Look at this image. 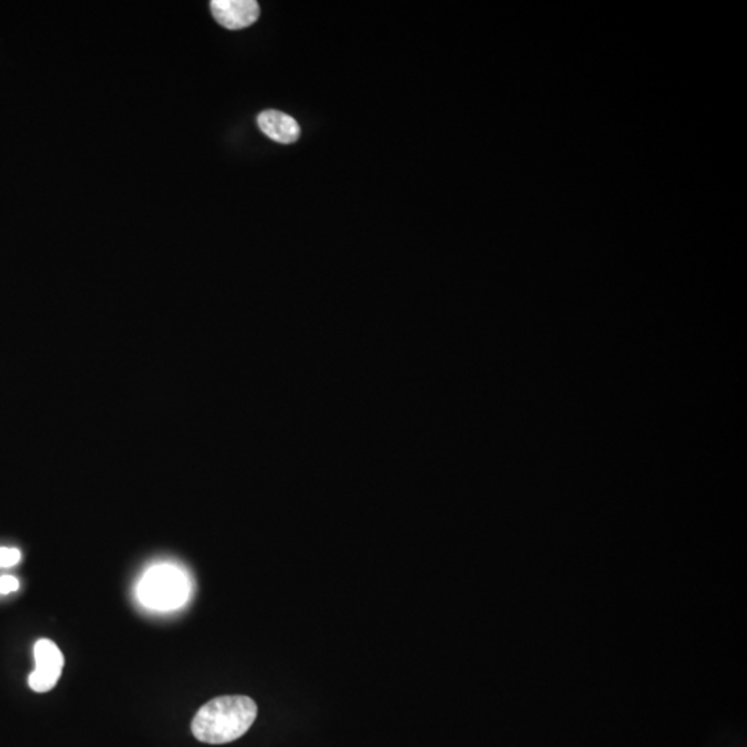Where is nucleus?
Returning <instances> with one entry per match:
<instances>
[{
    "instance_id": "f257e3e1",
    "label": "nucleus",
    "mask_w": 747,
    "mask_h": 747,
    "mask_svg": "<svg viewBox=\"0 0 747 747\" xmlns=\"http://www.w3.org/2000/svg\"><path fill=\"white\" fill-rule=\"evenodd\" d=\"M257 716V703L248 696H219L198 710L192 732L204 743H230L246 735Z\"/></svg>"
},
{
    "instance_id": "f03ea898",
    "label": "nucleus",
    "mask_w": 747,
    "mask_h": 747,
    "mask_svg": "<svg viewBox=\"0 0 747 747\" xmlns=\"http://www.w3.org/2000/svg\"><path fill=\"white\" fill-rule=\"evenodd\" d=\"M189 594V579L177 566H153L140 580L139 598L149 608L160 611L180 608Z\"/></svg>"
},
{
    "instance_id": "7ed1b4c3",
    "label": "nucleus",
    "mask_w": 747,
    "mask_h": 747,
    "mask_svg": "<svg viewBox=\"0 0 747 747\" xmlns=\"http://www.w3.org/2000/svg\"><path fill=\"white\" fill-rule=\"evenodd\" d=\"M34 655L37 668L29 676V687L35 692H49L58 684L63 671V653L50 639H39L35 644Z\"/></svg>"
},
{
    "instance_id": "20e7f679",
    "label": "nucleus",
    "mask_w": 747,
    "mask_h": 747,
    "mask_svg": "<svg viewBox=\"0 0 747 747\" xmlns=\"http://www.w3.org/2000/svg\"><path fill=\"white\" fill-rule=\"evenodd\" d=\"M211 12L225 28L243 29L257 23L260 7L255 0H212Z\"/></svg>"
},
{
    "instance_id": "39448f33",
    "label": "nucleus",
    "mask_w": 747,
    "mask_h": 747,
    "mask_svg": "<svg viewBox=\"0 0 747 747\" xmlns=\"http://www.w3.org/2000/svg\"><path fill=\"white\" fill-rule=\"evenodd\" d=\"M258 125L268 139L274 140L277 143L292 144L300 136V128L297 121L291 115L284 114L277 110H266L260 112L258 117Z\"/></svg>"
},
{
    "instance_id": "423d86ee",
    "label": "nucleus",
    "mask_w": 747,
    "mask_h": 747,
    "mask_svg": "<svg viewBox=\"0 0 747 747\" xmlns=\"http://www.w3.org/2000/svg\"><path fill=\"white\" fill-rule=\"evenodd\" d=\"M21 552L17 548L0 547V568H10L20 563Z\"/></svg>"
},
{
    "instance_id": "0eeeda50",
    "label": "nucleus",
    "mask_w": 747,
    "mask_h": 747,
    "mask_svg": "<svg viewBox=\"0 0 747 747\" xmlns=\"http://www.w3.org/2000/svg\"><path fill=\"white\" fill-rule=\"evenodd\" d=\"M20 587V583L16 577L2 576L0 577V594H10L13 591H17Z\"/></svg>"
}]
</instances>
